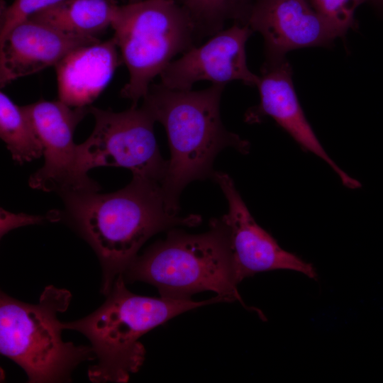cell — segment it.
Segmentation results:
<instances>
[{"label":"cell","mask_w":383,"mask_h":383,"mask_svg":"<svg viewBox=\"0 0 383 383\" xmlns=\"http://www.w3.org/2000/svg\"><path fill=\"white\" fill-rule=\"evenodd\" d=\"M225 86L182 91L152 84L143 99L142 106L167 133L171 156L160 186L166 206L173 213H177L180 194L189 183L213 177V161L221 150L230 147L248 152L249 143L221 121Z\"/></svg>","instance_id":"2"},{"label":"cell","mask_w":383,"mask_h":383,"mask_svg":"<svg viewBox=\"0 0 383 383\" xmlns=\"http://www.w3.org/2000/svg\"><path fill=\"white\" fill-rule=\"evenodd\" d=\"M0 136L14 161L30 162L43 155V145L22 106L0 92Z\"/></svg>","instance_id":"16"},{"label":"cell","mask_w":383,"mask_h":383,"mask_svg":"<svg viewBox=\"0 0 383 383\" xmlns=\"http://www.w3.org/2000/svg\"><path fill=\"white\" fill-rule=\"evenodd\" d=\"M372 2L379 11L383 12V0H370Z\"/></svg>","instance_id":"21"},{"label":"cell","mask_w":383,"mask_h":383,"mask_svg":"<svg viewBox=\"0 0 383 383\" xmlns=\"http://www.w3.org/2000/svg\"><path fill=\"white\" fill-rule=\"evenodd\" d=\"M212 178L228 201V213L221 218L229 230L238 284L257 273L278 270L294 271L316 279L317 272L311 263L283 249L257 223L228 174L216 171Z\"/></svg>","instance_id":"9"},{"label":"cell","mask_w":383,"mask_h":383,"mask_svg":"<svg viewBox=\"0 0 383 383\" xmlns=\"http://www.w3.org/2000/svg\"><path fill=\"white\" fill-rule=\"evenodd\" d=\"M66 0H14L1 3L0 40L17 24L33 14Z\"/></svg>","instance_id":"19"},{"label":"cell","mask_w":383,"mask_h":383,"mask_svg":"<svg viewBox=\"0 0 383 383\" xmlns=\"http://www.w3.org/2000/svg\"><path fill=\"white\" fill-rule=\"evenodd\" d=\"M69 291L47 286L37 304L0 296V352L18 364L28 382H59L70 379L82 362L96 359L91 346L64 342L57 313L67 310Z\"/></svg>","instance_id":"5"},{"label":"cell","mask_w":383,"mask_h":383,"mask_svg":"<svg viewBox=\"0 0 383 383\" xmlns=\"http://www.w3.org/2000/svg\"><path fill=\"white\" fill-rule=\"evenodd\" d=\"M111 27L129 74L121 96L133 107L177 55L199 43L189 16L176 0L118 4Z\"/></svg>","instance_id":"6"},{"label":"cell","mask_w":383,"mask_h":383,"mask_svg":"<svg viewBox=\"0 0 383 383\" xmlns=\"http://www.w3.org/2000/svg\"><path fill=\"white\" fill-rule=\"evenodd\" d=\"M60 213L57 211H50L46 216H32L23 213H11L1 209V236L9 231L26 225L38 223L44 220L59 221Z\"/></svg>","instance_id":"20"},{"label":"cell","mask_w":383,"mask_h":383,"mask_svg":"<svg viewBox=\"0 0 383 383\" xmlns=\"http://www.w3.org/2000/svg\"><path fill=\"white\" fill-rule=\"evenodd\" d=\"M122 1H123V0H122Z\"/></svg>","instance_id":"23"},{"label":"cell","mask_w":383,"mask_h":383,"mask_svg":"<svg viewBox=\"0 0 383 383\" xmlns=\"http://www.w3.org/2000/svg\"><path fill=\"white\" fill-rule=\"evenodd\" d=\"M252 30L248 25L233 23L208 41L188 50L161 72L160 83L171 89L192 90L201 80L213 84L240 81L257 86L259 76L248 68L245 45Z\"/></svg>","instance_id":"10"},{"label":"cell","mask_w":383,"mask_h":383,"mask_svg":"<svg viewBox=\"0 0 383 383\" xmlns=\"http://www.w3.org/2000/svg\"><path fill=\"white\" fill-rule=\"evenodd\" d=\"M43 145V166L30 175L29 186L60 196L99 191V185L79 165L78 145L74 142L77 124L88 107H71L60 100H39L22 106Z\"/></svg>","instance_id":"8"},{"label":"cell","mask_w":383,"mask_h":383,"mask_svg":"<svg viewBox=\"0 0 383 383\" xmlns=\"http://www.w3.org/2000/svg\"><path fill=\"white\" fill-rule=\"evenodd\" d=\"M123 277L126 282L152 284L166 298L191 299L194 294L211 291L245 306L235 277L229 230L221 218L212 219L200 234L169 230L164 240L135 257Z\"/></svg>","instance_id":"4"},{"label":"cell","mask_w":383,"mask_h":383,"mask_svg":"<svg viewBox=\"0 0 383 383\" xmlns=\"http://www.w3.org/2000/svg\"><path fill=\"white\" fill-rule=\"evenodd\" d=\"M246 25L262 36L267 63L282 60L294 50L328 46L341 37L306 0H255Z\"/></svg>","instance_id":"11"},{"label":"cell","mask_w":383,"mask_h":383,"mask_svg":"<svg viewBox=\"0 0 383 383\" xmlns=\"http://www.w3.org/2000/svg\"><path fill=\"white\" fill-rule=\"evenodd\" d=\"M61 219L72 224L97 255L103 270L101 292L107 296L142 245L155 234L178 226H195L198 215L179 216L167 209L160 183L133 177L111 193L71 192L60 196Z\"/></svg>","instance_id":"1"},{"label":"cell","mask_w":383,"mask_h":383,"mask_svg":"<svg viewBox=\"0 0 383 383\" xmlns=\"http://www.w3.org/2000/svg\"><path fill=\"white\" fill-rule=\"evenodd\" d=\"M117 5L115 0H66L29 18L65 33L96 37L111 26Z\"/></svg>","instance_id":"15"},{"label":"cell","mask_w":383,"mask_h":383,"mask_svg":"<svg viewBox=\"0 0 383 383\" xmlns=\"http://www.w3.org/2000/svg\"><path fill=\"white\" fill-rule=\"evenodd\" d=\"M370 1L311 0V4L341 36H343L354 25L357 8Z\"/></svg>","instance_id":"18"},{"label":"cell","mask_w":383,"mask_h":383,"mask_svg":"<svg viewBox=\"0 0 383 383\" xmlns=\"http://www.w3.org/2000/svg\"><path fill=\"white\" fill-rule=\"evenodd\" d=\"M256 87L260 102L247 113V121L255 122L263 116H270L302 148L327 163L344 186L350 189L361 187L357 180L337 165L319 142L300 104L292 80V70L286 59L265 62Z\"/></svg>","instance_id":"12"},{"label":"cell","mask_w":383,"mask_h":383,"mask_svg":"<svg viewBox=\"0 0 383 383\" xmlns=\"http://www.w3.org/2000/svg\"><path fill=\"white\" fill-rule=\"evenodd\" d=\"M123 63L113 38L79 47L55 66L59 100L71 107H88Z\"/></svg>","instance_id":"14"},{"label":"cell","mask_w":383,"mask_h":383,"mask_svg":"<svg viewBox=\"0 0 383 383\" xmlns=\"http://www.w3.org/2000/svg\"><path fill=\"white\" fill-rule=\"evenodd\" d=\"M100 42L71 35L30 18L0 40V87L20 77L55 66L72 50Z\"/></svg>","instance_id":"13"},{"label":"cell","mask_w":383,"mask_h":383,"mask_svg":"<svg viewBox=\"0 0 383 383\" xmlns=\"http://www.w3.org/2000/svg\"><path fill=\"white\" fill-rule=\"evenodd\" d=\"M102 305L86 317L62 322L90 341L97 363L88 377L92 382H127L143 365L145 350L139 341L149 331L189 310L226 300L216 296L201 301L143 296L131 292L118 275Z\"/></svg>","instance_id":"3"},{"label":"cell","mask_w":383,"mask_h":383,"mask_svg":"<svg viewBox=\"0 0 383 383\" xmlns=\"http://www.w3.org/2000/svg\"><path fill=\"white\" fill-rule=\"evenodd\" d=\"M95 125L89 137L78 145L81 170L87 174L101 166L121 167L133 177L161 183L168 161L160 155L154 133L155 121L143 106L114 112L92 106Z\"/></svg>","instance_id":"7"},{"label":"cell","mask_w":383,"mask_h":383,"mask_svg":"<svg viewBox=\"0 0 383 383\" xmlns=\"http://www.w3.org/2000/svg\"><path fill=\"white\" fill-rule=\"evenodd\" d=\"M124 1H126L127 3H133V2H136L141 0H124Z\"/></svg>","instance_id":"22"},{"label":"cell","mask_w":383,"mask_h":383,"mask_svg":"<svg viewBox=\"0 0 383 383\" xmlns=\"http://www.w3.org/2000/svg\"><path fill=\"white\" fill-rule=\"evenodd\" d=\"M189 16L199 41L224 29L229 21L246 25L255 0H176Z\"/></svg>","instance_id":"17"}]
</instances>
